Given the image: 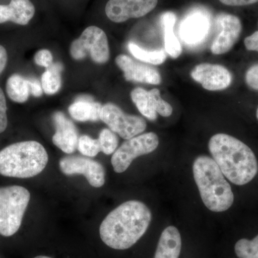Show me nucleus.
<instances>
[{
  "label": "nucleus",
  "mask_w": 258,
  "mask_h": 258,
  "mask_svg": "<svg viewBox=\"0 0 258 258\" xmlns=\"http://www.w3.org/2000/svg\"><path fill=\"white\" fill-rule=\"evenodd\" d=\"M152 212L142 202L130 200L110 212L100 226L102 241L115 249H126L147 232Z\"/></svg>",
  "instance_id": "nucleus-1"
},
{
  "label": "nucleus",
  "mask_w": 258,
  "mask_h": 258,
  "mask_svg": "<svg viewBox=\"0 0 258 258\" xmlns=\"http://www.w3.org/2000/svg\"><path fill=\"white\" fill-rule=\"evenodd\" d=\"M208 147L222 174L233 184H248L257 174V158L252 149L239 139L217 134L211 137Z\"/></svg>",
  "instance_id": "nucleus-2"
},
{
  "label": "nucleus",
  "mask_w": 258,
  "mask_h": 258,
  "mask_svg": "<svg viewBox=\"0 0 258 258\" xmlns=\"http://www.w3.org/2000/svg\"><path fill=\"white\" fill-rule=\"evenodd\" d=\"M193 174L202 200L209 210L227 211L234 203V194L220 167L212 158L200 156L193 164Z\"/></svg>",
  "instance_id": "nucleus-3"
},
{
  "label": "nucleus",
  "mask_w": 258,
  "mask_h": 258,
  "mask_svg": "<svg viewBox=\"0 0 258 258\" xmlns=\"http://www.w3.org/2000/svg\"><path fill=\"white\" fill-rule=\"evenodd\" d=\"M47 162L48 155L41 144L18 142L0 151V174L20 179L33 177L45 169Z\"/></svg>",
  "instance_id": "nucleus-4"
},
{
  "label": "nucleus",
  "mask_w": 258,
  "mask_h": 258,
  "mask_svg": "<svg viewBox=\"0 0 258 258\" xmlns=\"http://www.w3.org/2000/svg\"><path fill=\"white\" fill-rule=\"evenodd\" d=\"M30 193L21 186L0 187V235L11 237L20 229Z\"/></svg>",
  "instance_id": "nucleus-5"
},
{
  "label": "nucleus",
  "mask_w": 258,
  "mask_h": 258,
  "mask_svg": "<svg viewBox=\"0 0 258 258\" xmlns=\"http://www.w3.org/2000/svg\"><path fill=\"white\" fill-rule=\"evenodd\" d=\"M70 53L74 60H83L89 55L96 63H106L110 58L109 44L106 32L97 26L88 27L81 36L71 43Z\"/></svg>",
  "instance_id": "nucleus-6"
},
{
  "label": "nucleus",
  "mask_w": 258,
  "mask_h": 258,
  "mask_svg": "<svg viewBox=\"0 0 258 258\" xmlns=\"http://www.w3.org/2000/svg\"><path fill=\"white\" fill-rule=\"evenodd\" d=\"M159 137L154 132H149L129 139L113 153L111 164L116 173H123L134 159L150 154L159 146Z\"/></svg>",
  "instance_id": "nucleus-7"
},
{
  "label": "nucleus",
  "mask_w": 258,
  "mask_h": 258,
  "mask_svg": "<svg viewBox=\"0 0 258 258\" xmlns=\"http://www.w3.org/2000/svg\"><path fill=\"white\" fill-rule=\"evenodd\" d=\"M101 120L125 140L137 137L147 128V122L142 117L126 114L111 103L102 106Z\"/></svg>",
  "instance_id": "nucleus-8"
},
{
  "label": "nucleus",
  "mask_w": 258,
  "mask_h": 258,
  "mask_svg": "<svg viewBox=\"0 0 258 258\" xmlns=\"http://www.w3.org/2000/svg\"><path fill=\"white\" fill-rule=\"evenodd\" d=\"M60 170L68 176L82 174L93 187H101L105 184L104 167L98 161L89 158L69 156L60 159Z\"/></svg>",
  "instance_id": "nucleus-9"
},
{
  "label": "nucleus",
  "mask_w": 258,
  "mask_h": 258,
  "mask_svg": "<svg viewBox=\"0 0 258 258\" xmlns=\"http://www.w3.org/2000/svg\"><path fill=\"white\" fill-rule=\"evenodd\" d=\"M158 0H108L105 8L107 18L115 23L145 16L157 7Z\"/></svg>",
  "instance_id": "nucleus-10"
},
{
  "label": "nucleus",
  "mask_w": 258,
  "mask_h": 258,
  "mask_svg": "<svg viewBox=\"0 0 258 258\" xmlns=\"http://www.w3.org/2000/svg\"><path fill=\"white\" fill-rule=\"evenodd\" d=\"M131 98L139 112L149 120H155L158 114L163 117L172 114V106L161 98L157 88L151 91L140 87L134 88L131 92Z\"/></svg>",
  "instance_id": "nucleus-11"
},
{
  "label": "nucleus",
  "mask_w": 258,
  "mask_h": 258,
  "mask_svg": "<svg viewBox=\"0 0 258 258\" xmlns=\"http://www.w3.org/2000/svg\"><path fill=\"white\" fill-rule=\"evenodd\" d=\"M220 28V33L212 42L210 50L214 55L227 53L240 38L242 23L238 17L228 13H220L215 20Z\"/></svg>",
  "instance_id": "nucleus-12"
},
{
  "label": "nucleus",
  "mask_w": 258,
  "mask_h": 258,
  "mask_svg": "<svg viewBox=\"0 0 258 258\" xmlns=\"http://www.w3.org/2000/svg\"><path fill=\"white\" fill-rule=\"evenodd\" d=\"M191 77L205 89L210 91L225 90L232 82V76L228 69L221 64L201 63L194 68Z\"/></svg>",
  "instance_id": "nucleus-13"
},
{
  "label": "nucleus",
  "mask_w": 258,
  "mask_h": 258,
  "mask_svg": "<svg viewBox=\"0 0 258 258\" xmlns=\"http://www.w3.org/2000/svg\"><path fill=\"white\" fill-rule=\"evenodd\" d=\"M115 63L123 71L126 81L152 85L161 83L160 74L157 69L137 62L128 55L121 54L117 56Z\"/></svg>",
  "instance_id": "nucleus-14"
},
{
  "label": "nucleus",
  "mask_w": 258,
  "mask_h": 258,
  "mask_svg": "<svg viewBox=\"0 0 258 258\" xmlns=\"http://www.w3.org/2000/svg\"><path fill=\"white\" fill-rule=\"evenodd\" d=\"M52 119L55 126L52 142L66 154H73L77 149L79 139L76 125L60 111L55 112Z\"/></svg>",
  "instance_id": "nucleus-15"
},
{
  "label": "nucleus",
  "mask_w": 258,
  "mask_h": 258,
  "mask_svg": "<svg viewBox=\"0 0 258 258\" xmlns=\"http://www.w3.org/2000/svg\"><path fill=\"white\" fill-rule=\"evenodd\" d=\"M35 14V5L30 0H11L8 5H0V24L27 25Z\"/></svg>",
  "instance_id": "nucleus-16"
},
{
  "label": "nucleus",
  "mask_w": 258,
  "mask_h": 258,
  "mask_svg": "<svg viewBox=\"0 0 258 258\" xmlns=\"http://www.w3.org/2000/svg\"><path fill=\"white\" fill-rule=\"evenodd\" d=\"M181 249L179 231L174 226H169L161 233L154 258H179Z\"/></svg>",
  "instance_id": "nucleus-17"
},
{
  "label": "nucleus",
  "mask_w": 258,
  "mask_h": 258,
  "mask_svg": "<svg viewBox=\"0 0 258 258\" xmlns=\"http://www.w3.org/2000/svg\"><path fill=\"white\" fill-rule=\"evenodd\" d=\"M102 105L90 98H80L69 108L70 115L78 121L96 122L101 120Z\"/></svg>",
  "instance_id": "nucleus-18"
},
{
  "label": "nucleus",
  "mask_w": 258,
  "mask_h": 258,
  "mask_svg": "<svg viewBox=\"0 0 258 258\" xmlns=\"http://www.w3.org/2000/svg\"><path fill=\"white\" fill-rule=\"evenodd\" d=\"M208 30V21L206 17L194 15L186 19L181 29L183 41L189 44L198 43L206 36Z\"/></svg>",
  "instance_id": "nucleus-19"
},
{
  "label": "nucleus",
  "mask_w": 258,
  "mask_h": 258,
  "mask_svg": "<svg viewBox=\"0 0 258 258\" xmlns=\"http://www.w3.org/2000/svg\"><path fill=\"white\" fill-rule=\"evenodd\" d=\"M161 25L164 28V45L166 53L173 58H177L182 52V47L174 33V27L176 16L174 13H166L161 18Z\"/></svg>",
  "instance_id": "nucleus-20"
},
{
  "label": "nucleus",
  "mask_w": 258,
  "mask_h": 258,
  "mask_svg": "<svg viewBox=\"0 0 258 258\" xmlns=\"http://www.w3.org/2000/svg\"><path fill=\"white\" fill-rule=\"evenodd\" d=\"M6 92L12 101L25 103L30 94L28 79L19 74L12 75L7 81Z\"/></svg>",
  "instance_id": "nucleus-21"
},
{
  "label": "nucleus",
  "mask_w": 258,
  "mask_h": 258,
  "mask_svg": "<svg viewBox=\"0 0 258 258\" xmlns=\"http://www.w3.org/2000/svg\"><path fill=\"white\" fill-rule=\"evenodd\" d=\"M63 66L60 62H53L42 74L41 84L43 92L53 95L60 91L62 86L61 72Z\"/></svg>",
  "instance_id": "nucleus-22"
},
{
  "label": "nucleus",
  "mask_w": 258,
  "mask_h": 258,
  "mask_svg": "<svg viewBox=\"0 0 258 258\" xmlns=\"http://www.w3.org/2000/svg\"><path fill=\"white\" fill-rule=\"evenodd\" d=\"M128 49L136 58L147 63L161 64L166 60V51L164 50H147L133 42H128Z\"/></svg>",
  "instance_id": "nucleus-23"
},
{
  "label": "nucleus",
  "mask_w": 258,
  "mask_h": 258,
  "mask_svg": "<svg viewBox=\"0 0 258 258\" xmlns=\"http://www.w3.org/2000/svg\"><path fill=\"white\" fill-rule=\"evenodd\" d=\"M235 252L238 258H258V235L252 240L243 238L237 241Z\"/></svg>",
  "instance_id": "nucleus-24"
},
{
  "label": "nucleus",
  "mask_w": 258,
  "mask_h": 258,
  "mask_svg": "<svg viewBox=\"0 0 258 258\" xmlns=\"http://www.w3.org/2000/svg\"><path fill=\"white\" fill-rule=\"evenodd\" d=\"M98 140L101 147V152L106 155L113 154L118 147V137L110 128H103L100 132Z\"/></svg>",
  "instance_id": "nucleus-25"
},
{
  "label": "nucleus",
  "mask_w": 258,
  "mask_h": 258,
  "mask_svg": "<svg viewBox=\"0 0 258 258\" xmlns=\"http://www.w3.org/2000/svg\"><path fill=\"white\" fill-rule=\"evenodd\" d=\"M77 149L81 154L88 157H96L101 152L98 139L91 138L87 135L79 137Z\"/></svg>",
  "instance_id": "nucleus-26"
},
{
  "label": "nucleus",
  "mask_w": 258,
  "mask_h": 258,
  "mask_svg": "<svg viewBox=\"0 0 258 258\" xmlns=\"http://www.w3.org/2000/svg\"><path fill=\"white\" fill-rule=\"evenodd\" d=\"M34 61L37 66L48 69L53 63V56L52 52L47 49L37 51L34 56Z\"/></svg>",
  "instance_id": "nucleus-27"
},
{
  "label": "nucleus",
  "mask_w": 258,
  "mask_h": 258,
  "mask_svg": "<svg viewBox=\"0 0 258 258\" xmlns=\"http://www.w3.org/2000/svg\"><path fill=\"white\" fill-rule=\"evenodd\" d=\"M8 106L6 98L3 89L0 88V134L3 133L7 129L8 124Z\"/></svg>",
  "instance_id": "nucleus-28"
},
{
  "label": "nucleus",
  "mask_w": 258,
  "mask_h": 258,
  "mask_svg": "<svg viewBox=\"0 0 258 258\" xmlns=\"http://www.w3.org/2000/svg\"><path fill=\"white\" fill-rule=\"evenodd\" d=\"M245 82L249 88L258 91V63L252 64L246 71Z\"/></svg>",
  "instance_id": "nucleus-29"
},
{
  "label": "nucleus",
  "mask_w": 258,
  "mask_h": 258,
  "mask_svg": "<svg viewBox=\"0 0 258 258\" xmlns=\"http://www.w3.org/2000/svg\"><path fill=\"white\" fill-rule=\"evenodd\" d=\"M30 93L36 98L42 96L43 93L41 82L36 79H28Z\"/></svg>",
  "instance_id": "nucleus-30"
},
{
  "label": "nucleus",
  "mask_w": 258,
  "mask_h": 258,
  "mask_svg": "<svg viewBox=\"0 0 258 258\" xmlns=\"http://www.w3.org/2000/svg\"><path fill=\"white\" fill-rule=\"evenodd\" d=\"M244 43L247 50L258 52V31L254 32L252 35L246 37Z\"/></svg>",
  "instance_id": "nucleus-31"
},
{
  "label": "nucleus",
  "mask_w": 258,
  "mask_h": 258,
  "mask_svg": "<svg viewBox=\"0 0 258 258\" xmlns=\"http://www.w3.org/2000/svg\"><path fill=\"white\" fill-rule=\"evenodd\" d=\"M222 4L227 6L240 7L255 4L258 0H219Z\"/></svg>",
  "instance_id": "nucleus-32"
},
{
  "label": "nucleus",
  "mask_w": 258,
  "mask_h": 258,
  "mask_svg": "<svg viewBox=\"0 0 258 258\" xmlns=\"http://www.w3.org/2000/svg\"><path fill=\"white\" fill-rule=\"evenodd\" d=\"M8 55L6 49L0 45V74L4 71L8 63Z\"/></svg>",
  "instance_id": "nucleus-33"
},
{
  "label": "nucleus",
  "mask_w": 258,
  "mask_h": 258,
  "mask_svg": "<svg viewBox=\"0 0 258 258\" xmlns=\"http://www.w3.org/2000/svg\"><path fill=\"white\" fill-rule=\"evenodd\" d=\"M34 258H51V257H47V256L40 255V256H37V257H35Z\"/></svg>",
  "instance_id": "nucleus-34"
},
{
  "label": "nucleus",
  "mask_w": 258,
  "mask_h": 258,
  "mask_svg": "<svg viewBox=\"0 0 258 258\" xmlns=\"http://www.w3.org/2000/svg\"><path fill=\"white\" fill-rule=\"evenodd\" d=\"M256 116H257V118L258 120V107H257V111H256Z\"/></svg>",
  "instance_id": "nucleus-35"
}]
</instances>
